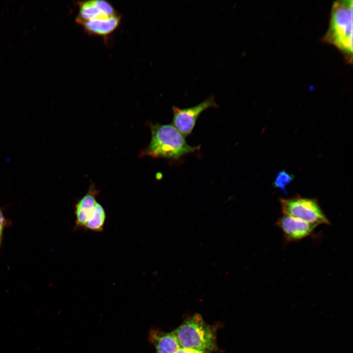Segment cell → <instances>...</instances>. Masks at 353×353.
Masks as SVG:
<instances>
[{
	"label": "cell",
	"instance_id": "4fadbf2b",
	"mask_svg": "<svg viewBox=\"0 0 353 353\" xmlns=\"http://www.w3.org/2000/svg\"><path fill=\"white\" fill-rule=\"evenodd\" d=\"M7 224V220L5 219L1 209L0 208V246L1 243L3 230Z\"/></svg>",
	"mask_w": 353,
	"mask_h": 353
},
{
	"label": "cell",
	"instance_id": "30bf717a",
	"mask_svg": "<svg viewBox=\"0 0 353 353\" xmlns=\"http://www.w3.org/2000/svg\"><path fill=\"white\" fill-rule=\"evenodd\" d=\"M96 203L94 195L89 193L76 203L75 215L76 225L78 227L84 228L85 224L93 214Z\"/></svg>",
	"mask_w": 353,
	"mask_h": 353
},
{
	"label": "cell",
	"instance_id": "7a4b0ae2",
	"mask_svg": "<svg viewBox=\"0 0 353 353\" xmlns=\"http://www.w3.org/2000/svg\"><path fill=\"white\" fill-rule=\"evenodd\" d=\"M151 139L144 154L152 157L177 159L200 149L191 146L173 126L155 124L151 126Z\"/></svg>",
	"mask_w": 353,
	"mask_h": 353
},
{
	"label": "cell",
	"instance_id": "5bb4252c",
	"mask_svg": "<svg viewBox=\"0 0 353 353\" xmlns=\"http://www.w3.org/2000/svg\"><path fill=\"white\" fill-rule=\"evenodd\" d=\"M175 353H210L208 352H207V351H200V350H197L181 348Z\"/></svg>",
	"mask_w": 353,
	"mask_h": 353
},
{
	"label": "cell",
	"instance_id": "5b68a950",
	"mask_svg": "<svg viewBox=\"0 0 353 353\" xmlns=\"http://www.w3.org/2000/svg\"><path fill=\"white\" fill-rule=\"evenodd\" d=\"M218 106L213 96L193 107L180 108L173 106V126L184 137H186L191 133L198 118L203 111Z\"/></svg>",
	"mask_w": 353,
	"mask_h": 353
},
{
	"label": "cell",
	"instance_id": "9c48e42d",
	"mask_svg": "<svg viewBox=\"0 0 353 353\" xmlns=\"http://www.w3.org/2000/svg\"><path fill=\"white\" fill-rule=\"evenodd\" d=\"M150 340L155 347L157 353H175L181 347L173 332H164L152 330Z\"/></svg>",
	"mask_w": 353,
	"mask_h": 353
},
{
	"label": "cell",
	"instance_id": "7c38bea8",
	"mask_svg": "<svg viewBox=\"0 0 353 353\" xmlns=\"http://www.w3.org/2000/svg\"><path fill=\"white\" fill-rule=\"evenodd\" d=\"M294 176L285 170L279 171L277 175L273 182L275 188H277L287 194L286 187L293 180Z\"/></svg>",
	"mask_w": 353,
	"mask_h": 353
},
{
	"label": "cell",
	"instance_id": "8fae6325",
	"mask_svg": "<svg viewBox=\"0 0 353 353\" xmlns=\"http://www.w3.org/2000/svg\"><path fill=\"white\" fill-rule=\"evenodd\" d=\"M106 218L104 209L97 202L92 216L85 225L84 228L94 232L102 231Z\"/></svg>",
	"mask_w": 353,
	"mask_h": 353
},
{
	"label": "cell",
	"instance_id": "ba28073f",
	"mask_svg": "<svg viewBox=\"0 0 353 353\" xmlns=\"http://www.w3.org/2000/svg\"><path fill=\"white\" fill-rule=\"evenodd\" d=\"M121 16L116 15L97 18L78 23L84 30L91 35L107 36L112 33L120 25Z\"/></svg>",
	"mask_w": 353,
	"mask_h": 353
},
{
	"label": "cell",
	"instance_id": "6da1fadb",
	"mask_svg": "<svg viewBox=\"0 0 353 353\" xmlns=\"http://www.w3.org/2000/svg\"><path fill=\"white\" fill-rule=\"evenodd\" d=\"M353 0L334 2L329 26L323 41L332 45L340 51L346 61L353 62Z\"/></svg>",
	"mask_w": 353,
	"mask_h": 353
},
{
	"label": "cell",
	"instance_id": "277c9868",
	"mask_svg": "<svg viewBox=\"0 0 353 353\" xmlns=\"http://www.w3.org/2000/svg\"><path fill=\"white\" fill-rule=\"evenodd\" d=\"M283 215L290 216L317 226L329 224L316 200L296 196L289 199H279Z\"/></svg>",
	"mask_w": 353,
	"mask_h": 353
},
{
	"label": "cell",
	"instance_id": "52a82bcc",
	"mask_svg": "<svg viewBox=\"0 0 353 353\" xmlns=\"http://www.w3.org/2000/svg\"><path fill=\"white\" fill-rule=\"evenodd\" d=\"M78 13L76 19L79 23L97 18L110 17L118 14L113 6L108 2L101 0H93L77 2Z\"/></svg>",
	"mask_w": 353,
	"mask_h": 353
},
{
	"label": "cell",
	"instance_id": "3957f363",
	"mask_svg": "<svg viewBox=\"0 0 353 353\" xmlns=\"http://www.w3.org/2000/svg\"><path fill=\"white\" fill-rule=\"evenodd\" d=\"M173 332L181 348L209 353L215 348L214 333L200 314H196L187 319Z\"/></svg>",
	"mask_w": 353,
	"mask_h": 353
},
{
	"label": "cell",
	"instance_id": "8992f818",
	"mask_svg": "<svg viewBox=\"0 0 353 353\" xmlns=\"http://www.w3.org/2000/svg\"><path fill=\"white\" fill-rule=\"evenodd\" d=\"M276 224L287 242L298 241L309 236L317 227L290 216L284 215Z\"/></svg>",
	"mask_w": 353,
	"mask_h": 353
}]
</instances>
